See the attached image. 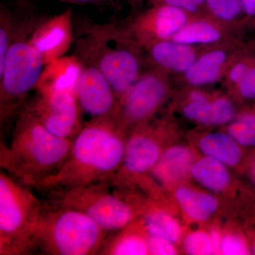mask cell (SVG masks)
Returning a JSON list of instances; mask_svg holds the SVG:
<instances>
[{
	"label": "cell",
	"mask_w": 255,
	"mask_h": 255,
	"mask_svg": "<svg viewBox=\"0 0 255 255\" xmlns=\"http://www.w3.org/2000/svg\"><path fill=\"white\" fill-rule=\"evenodd\" d=\"M119 132L112 119L89 122L75 135L59 168L36 188L62 192L112 180L125 150Z\"/></svg>",
	"instance_id": "obj_1"
},
{
	"label": "cell",
	"mask_w": 255,
	"mask_h": 255,
	"mask_svg": "<svg viewBox=\"0 0 255 255\" xmlns=\"http://www.w3.org/2000/svg\"><path fill=\"white\" fill-rule=\"evenodd\" d=\"M75 58L100 69L119 100L143 72L141 46L117 21L81 23L75 33Z\"/></svg>",
	"instance_id": "obj_2"
},
{
	"label": "cell",
	"mask_w": 255,
	"mask_h": 255,
	"mask_svg": "<svg viewBox=\"0 0 255 255\" xmlns=\"http://www.w3.org/2000/svg\"><path fill=\"white\" fill-rule=\"evenodd\" d=\"M72 142L70 138L48 131L23 107L17 116L11 143L1 149V167L21 182L36 187L63 163Z\"/></svg>",
	"instance_id": "obj_3"
},
{
	"label": "cell",
	"mask_w": 255,
	"mask_h": 255,
	"mask_svg": "<svg viewBox=\"0 0 255 255\" xmlns=\"http://www.w3.org/2000/svg\"><path fill=\"white\" fill-rule=\"evenodd\" d=\"M44 18L34 13L14 11V32L4 68L0 70L1 124L17 117L29 94L36 90L46 66L32 33Z\"/></svg>",
	"instance_id": "obj_4"
},
{
	"label": "cell",
	"mask_w": 255,
	"mask_h": 255,
	"mask_svg": "<svg viewBox=\"0 0 255 255\" xmlns=\"http://www.w3.org/2000/svg\"><path fill=\"white\" fill-rule=\"evenodd\" d=\"M106 233L78 210L61 205L43 209L32 251L38 249L49 255H93L103 246Z\"/></svg>",
	"instance_id": "obj_5"
},
{
	"label": "cell",
	"mask_w": 255,
	"mask_h": 255,
	"mask_svg": "<svg viewBox=\"0 0 255 255\" xmlns=\"http://www.w3.org/2000/svg\"><path fill=\"white\" fill-rule=\"evenodd\" d=\"M24 184L6 171L0 174V254L30 253L43 206Z\"/></svg>",
	"instance_id": "obj_6"
},
{
	"label": "cell",
	"mask_w": 255,
	"mask_h": 255,
	"mask_svg": "<svg viewBox=\"0 0 255 255\" xmlns=\"http://www.w3.org/2000/svg\"><path fill=\"white\" fill-rule=\"evenodd\" d=\"M35 90L23 108L54 135H76L83 127L75 90L45 82H39Z\"/></svg>",
	"instance_id": "obj_7"
},
{
	"label": "cell",
	"mask_w": 255,
	"mask_h": 255,
	"mask_svg": "<svg viewBox=\"0 0 255 255\" xmlns=\"http://www.w3.org/2000/svg\"><path fill=\"white\" fill-rule=\"evenodd\" d=\"M105 182L62 191L59 205L78 210L87 215L106 232L122 229L132 219V211L127 203L112 194Z\"/></svg>",
	"instance_id": "obj_8"
},
{
	"label": "cell",
	"mask_w": 255,
	"mask_h": 255,
	"mask_svg": "<svg viewBox=\"0 0 255 255\" xmlns=\"http://www.w3.org/2000/svg\"><path fill=\"white\" fill-rule=\"evenodd\" d=\"M167 82L156 70L140 75L118 100L112 120L120 131L125 126L145 121L155 112L167 95Z\"/></svg>",
	"instance_id": "obj_9"
},
{
	"label": "cell",
	"mask_w": 255,
	"mask_h": 255,
	"mask_svg": "<svg viewBox=\"0 0 255 255\" xmlns=\"http://www.w3.org/2000/svg\"><path fill=\"white\" fill-rule=\"evenodd\" d=\"M79 63L81 69L75 95L80 113L90 117V122L112 119L118 100L110 82L95 65L87 62Z\"/></svg>",
	"instance_id": "obj_10"
},
{
	"label": "cell",
	"mask_w": 255,
	"mask_h": 255,
	"mask_svg": "<svg viewBox=\"0 0 255 255\" xmlns=\"http://www.w3.org/2000/svg\"><path fill=\"white\" fill-rule=\"evenodd\" d=\"M189 14L179 8L155 4L127 26L142 46L154 41L172 40L189 22Z\"/></svg>",
	"instance_id": "obj_11"
},
{
	"label": "cell",
	"mask_w": 255,
	"mask_h": 255,
	"mask_svg": "<svg viewBox=\"0 0 255 255\" xmlns=\"http://www.w3.org/2000/svg\"><path fill=\"white\" fill-rule=\"evenodd\" d=\"M73 11L68 9L48 18H43L32 33L33 44L41 52L46 65L60 59L74 42Z\"/></svg>",
	"instance_id": "obj_12"
},
{
	"label": "cell",
	"mask_w": 255,
	"mask_h": 255,
	"mask_svg": "<svg viewBox=\"0 0 255 255\" xmlns=\"http://www.w3.org/2000/svg\"><path fill=\"white\" fill-rule=\"evenodd\" d=\"M142 47L157 67L175 73H185L198 58L192 46L173 40L154 41Z\"/></svg>",
	"instance_id": "obj_13"
},
{
	"label": "cell",
	"mask_w": 255,
	"mask_h": 255,
	"mask_svg": "<svg viewBox=\"0 0 255 255\" xmlns=\"http://www.w3.org/2000/svg\"><path fill=\"white\" fill-rule=\"evenodd\" d=\"M183 114L187 119L204 125L217 126L230 122L234 116L235 108L228 99L210 101L203 92L196 91L191 92Z\"/></svg>",
	"instance_id": "obj_14"
},
{
	"label": "cell",
	"mask_w": 255,
	"mask_h": 255,
	"mask_svg": "<svg viewBox=\"0 0 255 255\" xmlns=\"http://www.w3.org/2000/svg\"><path fill=\"white\" fill-rule=\"evenodd\" d=\"M159 158L157 142L148 135H135L128 142L123 162L126 169L132 174H142L155 167Z\"/></svg>",
	"instance_id": "obj_15"
},
{
	"label": "cell",
	"mask_w": 255,
	"mask_h": 255,
	"mask_svg": "<svg viewBox=\"0 0 255 255\" xmlns=\"http://www.w3.org/2000/svg\"><path fill=\"white\" fill-rule=\"evenodd\" d=\"M189 150L181 146L172 147L159 157L153 167L155 177L164 184H171L187 175L192 163Z\"/></svg>",
	"instance_id": "obj_16"
},
{
	"label": "cell",
	"mask_w": 255,
	"mask_h": 255,
	"mask_svg": "<svg viewBox=\"0 0 255 255\" xmlns=\"http://www.w3.org/2000/svg\"><path fill=\"white\" fill-rule=\"evenodd\" d=\"M226 51L213 50L198 57L186 72V80L191 85L203 86L217 81L227 62Z\"/></svg>",
	"instance_id": "obj_17"
},
{
	"label": "cell",
	"mask_w": 255,
	"mask_h": 255,
	"mask_svg": "<svg viewBox=\"0 0 255 255\" xmlns=\"http://www.w3.org/2000/svg\"><path fill=\"white\" fill-rule=\"evenodd\" d=\"M201 151L227 165H236L241 158V151L231 135L211 133L203 137L199 142Z\"/></svg>",
	"instance_id": "obj_18"
},
{
	"label": "cell",
	"mask_w": 255,
	"mask_h": 255,
	"mask_svg": "<svg viewBox=\"0 0 255 255\" xmlns=\"http://www.w3.org/2000/svg\"><path fill=\"white\" fill-rule=\"evenodd\" d=\"M176 197L188 216L196 221L207 219L216 211L219 205L217 199L214 196L187 187L179 188L176 192Z\"/></svg>",
	"instance_id": "obj_19"
},
{
	"label": "cell",
	"mask_w": 255,
	"mask_h": 255,
	"mask_svg": "<svg viewBox=\"0 0 255 255\" xmlns=\"http://www.w3.org/2000/svg\"><path fill=\"white\" fill-rule=\"evenodd\" d=\"M223 162L213 157L201 159L192 166L191 174L201 185L214 191H221L228 187L230 175Z\"/></svg>",
	"instance_id": "obj_20"
},
{
	"label": "cell",
	"mask_w": 255,
	"mask_h": 255,
	"mask_svg": "<svg viewBox=\"0 0 255 255\" xmlns=\"http://www.w3.org/2000/svg\"><path fill=\"white\" fill-rule=\"evenodd\" d=\"M222 36L221 30L207 20L197 19L188 22L172 40L193 46L196 44H211L220 41Z\"/></svg>",
	"instance_id": "obj_21"
},
{
	"label": "cell",
	"mask_w": 255,
	"mask_h": 255,
	"mask_svg": "<svg viewBox=\"0 0 255 255\" xmlns=\"http://www.w3.org/2000/svg\"><path fill=\"white\" fill-rule=\"evenodd\" d=\"M145 227L150 236L175 243L180 236V228L173 218L160 211H154L145 218Z\"/></svg>",
	"instance_id": "obj_22"
},
{
	"label": "cell",
	"mask_w": 255,
	"mask_h": 255,
	"mask_svg": "<svg viewBox=\"0 0 255 255\" xmlns=\"http://www.w3.org/2000/svg\"><path fill=\"white\" fill-rule=\"evenodd\" d=\"M104 254L115 255H144L148 254L147 241L139 236L127 235L110 243L104 249Z\"/></svg>",
	"instance_id": "obj_23"
},
{
	"label": "cell",
	"mask_w": 255,
	"mask_h": 255,
	"mask_svg": "<svg viewBox=\"0 0 255 255\" xmlns=\"http://www.w3.org/2000/svg\"><path fill=\"white\" fill-rule=\"evenodd\" d=\"M14 14L9 6L1 4L0 10V70L4 68L8 51L12 41Z\"/></svg>",
	"instance_id": "obj_24"
},
{
	"label": "cell",
	"mask_w": 255,
	"mask_h": 255,
	"mask_svg": "<svg viewBox=\"0 0 255 255\" xmlns=\"http://www.w3.org/2000/svg\"><path fill=\"white\" fill-rule=\"evenodd\" d=\"M207 12L221 21H234L243 11L242 0H205Z\"/></svg>",
	"instance_id": "obj_25"
},
{
	"label": "cell",
	"mask_w": 255,
	"mask_h": 255,
	"mask_svg": "<svg viewBox=\"0 0 255 255\" xmlns=\"http://www.w3.org/2000/svg\"><path fill=\"white\" fill-rule=\"evenodd\" d=\"M228 133L238 143L255 145V116H245L233 122Z\"/></svg>",
	"instance_id": "obj_26"
},
{
	"label": "cell",
	"mask_w": 255,
	"mask_h": 255,
	"mask_svg": "<svg viewBox=\"0 0 255 255\" xmlns=\"http://www.w3.org/2000/svg\"><path fill=\"white\" fill-rule=\"evenodd\" d=\"M185 248L190 255H211L214 253L211 236L204 232L189 235L185 241Z\"/></svg>",
	"instance_id": "obj_27"
},
{
	"label": "cell",
	"mask_w": 255,
	"mask_h": 255,
	"mask_svg": "<svg viewBox=\"0 0 255 255\" xmlns=\"http://www.w3.org/2000/svg\"><path fill=\"white\" fill-rule=\"evenodd\" d=\"M151 4H166L186 11L189 15L207 12L205 0H149Z\"/></svg>",
	"instance_id": "obj_28"
},
{
	"label": "cell",
	"mask_w": 255,
	"mask_h": 255,
	"mask_svg": "<svg viewBox=\"0 0 255 255\" xmlns=\"http://www.w3.org/2000/svg\"><path fill=\"white\" fill-rule=\"evenodd\" d=\"M147 248L149 253L152 255H173L177 254V251L173 243L167 240L150 236L147 240Z\"/></svg>",
	"instance_id": "obj_29"
},
{
	"label": "cell",
	"mask_w": 255,
	"mask_h": 255,
	"mask_svg": "<svg viewBox=\"0 0 255 255\" xmlns=\"http://www.w3.org/2000/svg\"><path fill=\"white\" fill-rule=\"evenodd\" d=\"M221 251L223 255L248 254L244 241L234 236H228L223 238L221 241Z\"/></svg>",
	"instance_id": "obj_30"
},
{
	"label": "cell",
	"mask_w": 255,
	"mask_h": 255,
	"mask_svg": "<svg viewBox=\"0 0 255 255\" xmlns=\"http://www.w3.org/2000/svg\"><path fill=\"white\" fill-rule=\"evenodd\" d=\"M237 87L240 93L245 98H255V66L250 68Z\"/></svg>",
	"instance_id": "obj_31"
},
{
	"label": "cell",
	"mask_w": 255,
	"mask_h": 255,
	"mask_svg": "<svg viewBox=\"0 0 255 255\" xmlns=\"http://www.w3.org/2000/svg\"><path fill=\"white\" fill-rule=\"evenodd\" d=\"M251 67L248 66L245 63H238L235 64L234 65L230 70L228 73V80L231 83L234 84L238 86L240 83L246 76L247 73Z\"/></svg>",
	"instance_id": "obj_32"
},
{
	"label": "cell",
	"mask_w": 255,
	"mask_h": 255,
	"mask_svg": "<svg viewBox=\"0 0 255 255\" xmlns=\"http://www.w3.org/2000/svg\"><path fill=\"white\" fill-rule=\"evenodd\" d=\"M62 2L74 4H102L109 0H58Z\"/></svg>",
	"instance_id": "obj_33"
},
{
	"label": "cell",
	"mask_w": 255,
	"mask_h": 255,
	"mask_svg": "<svg viewBox=\"0 0 255 255\" xmlns=\"http://www.w3.org/2000/svg\"><path fill=\"white\" fill-rule=\"evenodd\" d=\"M243 11L251 16H255V0H242Z\"/></svg>",
	"instance_id": "obj_34"
},
{
	"label": "cell",
	"mask_w": 255,
	"mask_h": 255,
	"mask_svg": "<svg viewBox=\"0 0 255 255\" xmlns=\"http://www.w3.org/2000/svg\"><path fill=\"white\" fill-rule=\"evenodd\" d=\"M210 236L212 242L214 253H219L221 251V241H222L220 240L219 235L216 232H213Z\"/></svg>",
	"instance_id": "obj_35"
},
{
	"label": "cell",
	"mask_w": 255,
	"mask_h": 255,
	"mask_svg": "<svg viewBox=\"0 0 255 255\" xmlns=\"http://www.w3.org/2000/svg\"><path fill=\"white\" fill-rule=\"evenodd\" d=\"M123 1L128 3L129 4L131 5L133 7H137V6L141 4L144 0H123Z\"/></svg>",
	"instance_id": "obj_36"
},
{
	"label": "cell",
	"mask_w": 255,
	"mask_h": 255,
	"mask_svg": "<svg viewBox=\"0 0 255 255\" xmlns=\"http://www.w3.org/2000/svg\"><path fill=\"white\" fill-rule=\"evenodd\" d=\"M254 253L255 254V249H254Z\"/></svg>",
	"instance_id": "obj_37"
}]
</instances>
